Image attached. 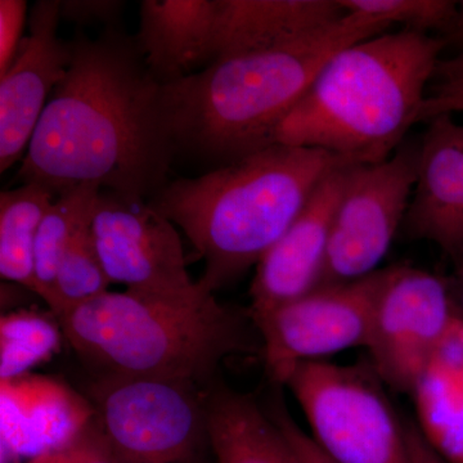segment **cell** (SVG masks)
<instances>
[{
	"label": "cell",
	"instance_id": "4fadbf2b",
	"mask_svg": "<svg viewBox=\"0 0 463 463\" xmlns=\"http://www.w3.org/2000/svg\"><path fill=\"white\" fill-rule=\"evenodd\" d=\"M353 165L336 167L322 179L298 218L257 264L250 288L251 319L318 288L332 222Z\"/></svg>",
	"mask_w": 463,
	"mask_h": 463
},
{
	"label": "cell",
	"instance_id": "1f68e13d",
	"mask_svg": "<svg viewBox=\"0 0 463 463\" xmlns=\"http://www.w3.org/2000/svg\"><path fill=\"white\" fill-rule=\"evenodd\" d=\"M448 80H463V71H457L456 75L453 78L448 79Z\"/></svg>",
	"mask_w": 463,
	"mask_h": 463
},
{
	"label": "cell",
	"instance_id": "ffe728a7",
	"mask_svg": "<svg viewBox=\"0 0 463 463\" xmlns=\"http://www.w3.org/2000/svg\"><path fill=\"white\" fill-rule=\"evenodd\" d=\"M99 185L81 184L56 194L43 218L36 236V295L51 307L61 259L79 232L91 223L100 194Z\"/></svg>",
	"mask_w": 463,
	"mask_h": 463
},
{
	"label": "cell",
	"instance_id": "603a6c76",
	"mask_svg": "<svg viewBox=\"0 0 463 463\" xmlns=\"http://www.w3.org/2000/svg\"><path fill=\"white\" fill-rule=\"evenodd\" d=\"M345 14L379 21L398 23L408 32L440 33L446 38L455 25L458 2L452 0H339Z\"/></svg>",
	"mask_w": 463,
	"mask_h": 463
},
{
	"label": "cell",
	"instance_id": "ac0fdd59",
	"mask_svg": "<svg viewBox=\"0 0 463 463\" xmlns=\"http://www.w3.org/2000/svg\"><path fill=\"white\" fill-rule=\"evenodd\" d=\"M205 401L216 463H298L288 439L254 398L214 383Z\"/></svg>",
	"mask_w": 463,
	"mask_h": 463
},
{
	"label": "cell",
	"instance_id": "7402d4cb",
	"mask_svg": "<svg viewBox=\"0 0 463 463\" xmlns=\"http://www.w3.org/2000/svg\"><path fill=\"white\" fill-rule=\"evenodd\" d=\"M90 224L79 232L58 265L50 307L57 318L106 294L112 285L100 263Z\"/></svg>",
	"mask_w": 463,
	"mask_h": 463
},
{
	"label": "cell",
	"instance_id": "f1b7e54d",
	"mask_svg": "<svg viewBox=\"0 0 463 463\" xmlns=\"http://www.w3.org/2000/svg\"><path fill=\"white\" fill-rule=\"evenodd\" d=\"M408 463H448L426 440L416 422L404 421Z\"/></svg>",
	"mask_w": 463,
	"mask_h": 463
},
{
	"label": "cell",
	"instance_id": "2e32d148",
	"mask_svg": "<svg viewBox=\"0 0 463 463\" xmlns=\"http://www.w3.org/2000/svg\"><path fill=\"white\" fill-rule=\"evenodd\" d=\"M215 0H143L134 35L149 71L166 87L213 62Z\"/></svg>",
	"mask_w": 463,
	"mask_h": 463
},
{
	"label": "cell",
	"instance_id": "f546056e",
	"mask_svg": "<svg viewBox=\"0 0 463 463\" xmlns=\"http://www.w3.org/2000/svg\"><path fill=\"white\" fill-rule=\"evenodd\" d=\"M447 44H463V2H458V12L455 25L446 38H443Z\"/></svg>",
	"mask_w": 463,
	"mask_h": 463
},
{
	"label": "cell",
	"instance_id": "6da1fadb",
	"mask_svg": "<svg viewBox=\"0 0 463 463\" xmlns=\"http://www.w3.org/2000/svg\"><path fill=\"white\" fill-rule=\"evenodd\" d=\"M71 45L69 71L48 100L18 181L56 194L94 184L127 200H151L176 158L164 85L123 27L96 39L79 30Z\"/></svg>",
	"mask_w": 463,
	"mask_h": 463
},
{
	"label": "cell",
	"instance_id": "5b68a950",
	"mask_svg": "<svg viewBox=\"0 0 463 463\" xmlns=\"http://www.w3.org/2000/svg\"><path fill=\"white\" fill-rule=\"evenodd\" d=\"M57 321L97 379L179 381L207 389L225 359L260 350L251 317L222 306L206 285L188 298L108 291Z\"/></svg>",
	"mask_w": 463,
	"mask_h": 463
},
{
	"label": "cell",
	"instance_id": "3957f363",
	"mask_svg": "<svg viewBox=\"0 0 463 463\" xmlns=\"http://www.w3.org/2000/svg\"><path fill=\"white\" fill-rule=\"evenodd\" d=\"M447 45L404 29L337 52L279 125L273 145L323 149L355 165L388 160L419 123Z\"/></svg>",
	"mask_w": 463,
	"mask_h": 463
},
{
	"label": "cell",
	"instance_id": "4316f807",
	"mask_svg": "<svg viewBox=\"0 0 463 463\" xmlns=\"http://www.w3.org/2000/svg\"><path fill=\"white\" fill-rule=\"evenodd\" d=\"M269 416L288 439L298 463H336L322 452L310 435L301 430L300 426L291 419L281 403L272 405Z\"/></svg>",
	"mask_w": 463,
	"mask_h": 463
},
{
	"label": "cell",
	"instance_id": "cb8c5ba5",
	"mask_svg": "<svg viewBox=\"0 0 463 463\" xmlns=\"http://www.w3.org/2000/svg\"><path fill=\"white\" fill-rule=\"evenodd\" d=\"M29 463H123L112 452L99 425L90 417L69 443L30 459Z\"/></svg>",
	"mask_w": 463,
	"mask_h": 463
},
{
	"label": "cell",
	"instance_id": "d4e9b609",
	"mask_svg": "<svg viewBox=\"0 0 463 463\" xmlns=\"http://www.w3.org/2000/svg\"><path fill=\"white\" fill-rule=\"evenodd\" d=\"M125 2L121 0H62L61 20L78 27H121Z\"/></svg>",
	"mask_w": 463,
	"mask_h": 463
},
{
	"label": "cell",
	"instance_id": "8992f818",
	"mask_svg": "<svg viewBox=\"0 0 463 463\" xmlns=\"http://www.w3.org/2000/svg\"><path fill=\"white\" fill-rule=\"evenodd\" d=\"M383 385L373 365L325 361L298 364L286 383L332 461L408 463L404 421Z\"/></svg>",
	"mask_w": 463,
	"mask_h": 463
},
{
	"label": "cell",
	"instance_id": "9c48e42d",
	"mask_svg": "<svg viewBox=\"0 0 463 463\" xmlns=\"http://www.w3.org/2000/svg\"><path fill=\"white\" fill-rule=\"evenodd\" d=\"M388 272L383 268L356 281L323 286L252 319L270 380L286 385L298 364L367 346Z\"/></svg>",
	"mask_w": 463,
	"mask_h": 463
},
{
	"label": "cell",
	"instance_id": "7a4b0ae2",
	"mask_svg": "<svg viewBox=\"0 0 463 463\" xmlns=\"http://www.w3.org/2000/svg\"><path fill=\"white\" fill-rule=\"evenodd\" d=\"M389 24L346 14L270 50L219 58L164 87L176 157L221 167L273 146L283 118L337 52L385 33Z\"/></svg>",
	"mask_w": 463,
	"mask_h": 463
},
{
	"label": "cell",
	"instance_id": "52a82bcc",
	"mask_svg": "<svg viewBox=\"0 0 463 463\" xmlns=\"http://www.w3.org/2000/svg\"><path fill=\"white\" fill-rule=\"evenodd\" d=\"M207 389L179 381L96 379L94 421L123 463H205L213 453Z\"/></svg>",
	"mask_w": 463,
	"mask_h": 463
},
{
	"label": "cell",
	"instance_id": "4dcf8cb0",
	"mask_svg": "<svg viewBox=\"0 0 463 463\" xmlns=\"http://www.w3.org/2000/svg\"><path fill=\"white\" fill-rule=\"evenodd\" d=\"M456 265V282L455 291L457 298H458L459 304H461L463 309V255L459 259L458 263Z\"/></svg>",
	"mask_w": 463,
	"mask_h": 463
},
{
	"label": "cell",
	"instance_id": "277c9868",
	"mask_svg": "<svg viewBox=\"0 0 463 463\" xmlns=\"http://www.w3.org/2000/svg\"><path fill=\"white\" fill-rule=\"evenodd\" d=\"M346 164L323 149L273 145L196 178L169 181L148 203L182 228L205 261L200 282L215 292L257 265L322 179Z\"/></svg>",
	"mask_w": 463,
	"mask_h": 463
},
{
	"label": "cell",
	"instance_id": "83f0119b",
	"mask_svg": "<svg viewBox=\"0 0 463 463\" xmlns=\"http://www.w3.org/2000/svg\"><path fill=\"white\" fill-rule=\"evenodd\" d=\"M463 111V80H448L437 94L426 97L419 114L420 121H429L444 114Z\"/></svg>",
	"mask_w": 463,
	"mask_h": 463
},
{
	"label": "cell",
	"instance_id": "5bb4252c",
	"mask_svg": "<svg viewBox=\"0 0 463 463\" xmlns=\"http://www.w3.org/2000/svg\"><path fill=\"white\" fill-rule=\"evenodd\" d=\"M420 142L419 167L403 230L457 264L463 255V124L435 116Z\"/></svg>",
	"mask_w": 463,
	"mask_h": 463
},
{
	"label": "cell",
	"instance_id": "484cf974",
	"mask_svg": "<svg viewBox=\"0 0 463 463\" xmlns=\"http://www.w3.org/2000/svg\"><path fill=\"white\" fill-rule=\"evenodd\" d=\"M26 11L24 0L0 2V76L7 72L23 42Z\"/></svg>",
	"mask_w": 463,
	"mask_h": 463
},
{
	"label": "cell",
	"instance_id": "9a60e30c",
	"mask_svg": "<svg viewBox=\"0 0 463 463\" xmlns=\"http://www.w3.org/2000/svg\"><path fill=\"white\" fill-rule=\"evenodd\" d=\"M345 14L339 0H215L213 62L288 44Z\"/></svg>",
	"mask_w": 463,
	"mask_h": 463
},
{
	"label": "cell",
	"instance_id": "d6986e66",
	"mask_svg": "<svg viewBox=\"0 0 463 463\" xmlns=\"http://www.w3.org/2000/svg\"><path fill=\"white\" fill-rule=\"evenodd\" d=\"M56 194L41 183H24L0 194V276L36 295V236Z\"/></svg>",
	"mask_w": 463,
	"mask_h": 463
},
{
	"label": "cell",
	"instance_id": "8fae6325",
	"mask_svg": "<svg viewBox=\"0 0 463 463\" xmlns=\"http://www.w3.org/2000/svg\"><path fill=\"white\" fill-rule=\"evenodd\" d=\"M91 236L111 283L128 291L163 298L196 297L175 225L148 201L124 199L100 191L90 224Z\"/></svg>",
	"mask_w": 463,
	"mask_h": 463
},
{
	"label": "cell",
	"instance_id": "7c38bea8",
	"mask_svg": "<svg viewBox=\"0 0 463 463\" xmlns=\"http://www.w3.org/2000/svg\"><path fill=\"white\" fill-rule=\"evenodd\" d=\"M61 0H39L29 17V35L0 76V172H7L27 148L48 100L69 71L71 41L58 36Z\"/></svg>",
	"mask_w": 463,
	"mask_h": 463
},
{
	"label": "cell",
	"instance_id": "e0dca14e",
	"mask_svg": "<svg viewBox=\"0 0 463 463\" xmlns=\"http://www.w3.org/2000/svg\"><path fill=\"white\" fill-rule=\"evenodd\" d=\"M417 426L448 463H463V313L414 383Z\"/></svg>",
	"mask_w": 463,
	"mask_h": 463
},
{
	"label": "cell",
	"instance_id": "44dd1931",
	"mask_svg": "<svg viewBox=\"0 0 463 463\" xmlns=\"http://www.w3.org/2000/svg\"><path fill=\"white\" fill-rule=\"evenodd\" d=\"M60 325L30 312L3 316L0 321V379L23 377L27 371L50 359L61 343Z\"/></svg>",
	"mask_w": 463,
	"mask_h": 463
},
{
	"label": "cell",
	"instance_id": "ba28073f",
	"mask_svg": "<svg viewBox=\"0 0 463 463\" xmlns=\"http://www.w3.org/2000/svg\"><path fill=\"white\" fill-rule=\"evenodd\" d=\"M420 143H402L388 160L353 165L332 222L318 288L376 272L403 225L419 167Z\"/></svg>",
	"mask_w": 463,
	"mask_h": 463
},
{
	"label": "cell",
	"instance_id": "30bf717a",
	"mask_svg": "<svg viewBox=\"0 0 463 463\" xmlns=\"http://www.w3.org/2000/svg\"><path fill=\"white\" fill-rule=\"evenodd\" d=\"M462 313L446 279L408 265L389 267L365 346L374 373L389 388L411 394Z\"/></svg>",
	"mask_w": 463,
	"mask_h": 463
}]
</instances>
